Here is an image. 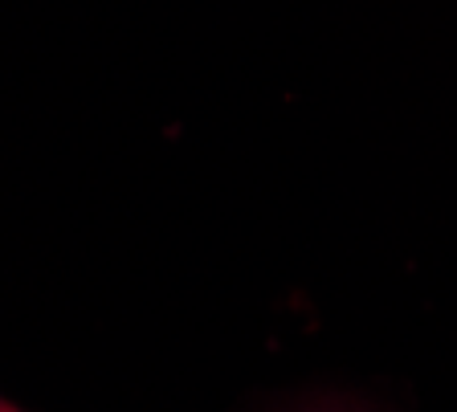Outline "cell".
<instances>
[{"mask_svg":"<svg viewBox=\"0 0 457 412\" xmlns=\"http://www.w3.org/2000/svg\"><path fill=\"white\" fill-rule=\"evenodd\" d=\"M0 412H17V408H12V404H4V400H0Z\"/></svg>","mask_w":457,"mask_h":412,"instance_id":"6da1fadb","label":"cell"}]
</instances>
